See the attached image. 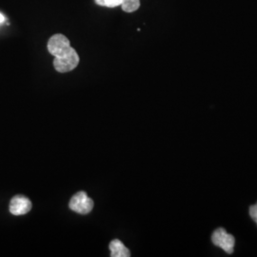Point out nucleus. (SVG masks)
Returning a JSON list of instances; mask_svg holds the SVG:
<instances>
[{
  "mask_svg": "<svg viewBox=\"0 0 257 257\" xmlns=\"http://www.w3.org/2000/svg\"><path fill=\"white\" fill-rule=\"evenodd\" d=\"M79 63V56L76 51L72 48L66 55L60 57H55L54 66L59 73H68L74 70Z\"/></svg>",
  "mask_w": 257,
  "mask_h": 257,
  "instance_id": "f257e3e1",
  "label": "nucleus"
},
{
  "mask_svg": "<svg viewBox=\"0 0 257 257\" xmlns=\"http://www.w3.org/2000/svg\"><path fill=\"white\" fill-rule=\"evenodd\" d=\"M73 47H71L70 40L67 37L57 34L49 39L48 42V51L55 57H60L66 55Z\"/></svg>",
  "mask_w": 257,
  "mask_h": 257,
  "instance_id": "f03ea898",
  "label": "nucleus"
},
{
  "mask_svg": "<svg viewBox=\"0 0 257 257\" xmlns=\"http://www.w3.org/2000/svg\"><path fill=\"white\" fill-rule=\"evenodd\" d=\"M69 207L79 214H88L93 208V201L84 192H78L72 197Z\"/></svg>",
  "mask_w": 257,
  "mask_h": 257,
  "instance_id": "7ed1b4c3",
  "label": "nucleus"
},
{
  "mask_svg": "<svg viewBox=\"0 0 257 257\" xmlns=\"http://www.w3.org/2000/svg\"><path fill=\"white\" fill-rule=\"evenodd\" d=\"M211 241L215 246L224 249L227 253H232L235 239L224 229H217L215 230L212 233Z\"/></svg>",
  "mask_w": 257,
  "mask_h": 257,
  "instance_id": "20e7f679",
  "label": "nucleus"
},
{
  "mask_svg": "<svg viewBox=\"0 0 257 257\" xmlns=\"http://www.w3.org/2000/svg\"><path fill=\"white\" fill-rule=\"evenodd\" d=\"M32 209V203L22 195L15 196L10 203V212L14 215L26 214Z\"/></svg>",
  "mask_w": 257,
  "mask_h": 257,
  "instance_id": "39448f33",
  "label": "nucleus"
},
{
  "mask_svg": "<svg viewBox=\"0 0 257 257\" xmlns=\"http://www.w3.org/2000/svg\"><path fill=\"white\" fill-rule=\"evenodd\" d=\"M110 255L112 257H128L131 255L130 250L118 239H114L110 242Z\"/></svg>",
  "mask_w": 257,
  "mask_h": 257,
  "instance_id": "423d86ee",
  "label": "nucleus"
},
{
  "mask_svg": "<svg viewBox=\"0 0 257 257\" xmlns=\"http://www.w3.org/2000/svg\"><path fill=\"white\" fill-rule=\"evenodd\" d=\"M121 7L126 13H134L140 8V0H123Z\"/></svg>",
  "mask_w": 257,
  "mask_h": 257,
  "instance_id": "0eeeda50",
  "label": "nucleus"
},
{
  "mask_svg": "<svg viewBox=\"0 0 257 257\" xmlns=\"http://www.w3.org/2000/svg\"><path fill=\"white\" fill-rule=\"evenodd\" d=\"M95 3L102 7L108 8H114L117 6H121L123 0H94Z\"/></svg>",
  "mask_w": 257,
  "mask_h": 257,
  "instance_id": "6e6552de",
  "label": "nucleus"
},
{
  "mask_svg": "<svg viewBox=\"0 0 257 257\" xmlns=\"http://www.w3.org/2000/svg\"><path fill=\"white\" fill-rule=\"evenodd\" d=\"M249 215L252 218V220L256 223L257 225V203L255 205H252L249 208Z\"/></svg>",
  "mask_w": 257,
  "mask_h": 257,
  "instance_id": "1a4fd4ad",
  "label": "nucleus"
},
{
  "mask_svg": "<svg viewBox=\"0 0 257 257\" xmlns=\"http://www.w3.org/2000/svg\"><path fill=\"white\" fill-rule=\"evenodd\" d=\"M4 20H5V18L0 14V23H2Z\"/></svg>",
  "mask_w": 257,
  "mask_h": 257,
  "instance_id": "9d476101",
  "label": "nucleus"
}]
</instances>
